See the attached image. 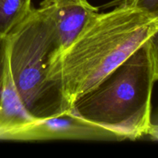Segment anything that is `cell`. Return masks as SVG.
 <instances>
[{"instance_id":"cell-1","label":"cell","mask_w":158,"mask_h":158,"mask_svg":"<svg viewBox=\"0 0 158 158\" xmlns=\"http://www.w3.org/2000/svg\"><path fill=\"white\" fill-rule=\"evenodd\" d=\"M157 26L158 19L128 3L94 13L54 60V74L71 105L146 43Z\"/></svg>"},{"instance_id":"cell-2","label":"cell","mask_w":158,"mask_h":158,"mask_svg":"<svg viewBox=\"0 0 158 158\" xmlns=\"http://www.w3.org/2000/svg\"><path fill=\"white\" fill-rule=\"evenodd\" d=\"M7 40L11 75L28 114L36 120L69 114L72 105L53 72L62 45L49 10L32 9Z\"/></svg>"},{"instance_id":"cell-3","label":"cell","mask_w":158,"mask_h":158,"mask_svg":"<svg viewBox=\"0 0 158 158\" xmlns=\"http://www.w3.org/2000/svg\"><path fill=\"white\" fill-rule=\"evenodd\" d=\"M155 82L148 41L90 90L76 99L69 114L112 131L121 140L147 135Z\"/></svg>"},{"instance_id":"cell-4","label":"cell","mask_w":158,"mask_h":158,"mask_svg":"<svg viewBox=\"0 0 158 158\" xmlns=\"http://www.w3.org/2000/svg\"><path fill=\"white\" fill-rule=\"evenodd\" d=\"M9 140H121L112 131L86 122L71 114L35 120L12 131Z\"/></svg>"},{"instance_id":"cell-5","label":"cell","mask_w":158,"mask_h":158,"mask_svg":"<svg viewBox=\"0 0 158 158\" xmlns=\"http://www.w3.org/2000/svg\"><path fill=\"white\" fill-rule=\"evenodd\" d=\"M40 6L49 10L55 19L62 51L72 43L89 19L99 11L88 0H43Z\"/></svg>"},{"instance_id":"cell-6","label":"cell","mask_w":158,"mask_h":158,"mask_svg":"<svg viewBox=\"0 0 158 158\" xmlns=\"http://www.w3.org/2000/svg\"><path fill=\"white\" fill-rule=\"evenodd\" d=\"M32 0H0V35L8 36L32 9Z\"/></svg>"},{"instance_id":"cell-7","label":"cell","mask_w":158,"mask_h":158,"mask_svg":"<svg viewBox=\"0 0 158 158\" xmlns=\"http://www.w3.org/2000/svg\"><path fill=\"white\" fill-rule=\"evenodd\" d=\"M116 3L117 5L121 3L131 4L158 19V0H123Z\"/></svg>"},{"instance_id":"cell-8","label":"cell","mask_w":158,"mask_h":158,"mask_svg":"<svg viewBox=\"0 0 158 158\" xmlns=\"http://www.w3.org/2000/svg\"><path fill=\"white\" fill-rule=\"evenodd\" d=\"M149 46L150 55L152 61L153 68H154V80H158V26L154 33L148 40Z\"/></svg>"},{"instance_id":"cell-9","label":"cell","mask_w":158,"mask_h":158,"mask_svg":"<svg viewBox=\"0 0 158 158\" xmlns=\"http://www.w3.org/2000/svg\"><path fill=\"white\" fill-rule=\"evenodd\" d=\"M7 36L0 35V89L2 84L7 59Z\"/></svg>"},{"instance_id":"cell-10","label":"cell","mask_w":158,"mask_h":158,"mask_svg":"<svg viewBox=\"0 0 158 158\" xmlns=\"http://www.w3.org/2000/svg\"><path fill=\"white\" fill-rule=\"evenodd\" d=\"M147 135H149L151 140H158V107L154 115L151 114V124Z\"/></svg>"},{"instance_id":"cell-11","label":"cell","mask_w":158,"mask_h":158,"mask_svg":"<svg viewBox=\"0 0 158 158\" xmlns=\"http://www.w3.org/2000/svg\"><path fill=\"white\" fill-rule=\"evenodd\" d=\"M120 1H123V0H117V1H116L115 2H120Z\"/></svg>"}]
</instances>
